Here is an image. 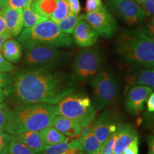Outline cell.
<instances>
[{"instance_id": "22", "label": "cell", "mask_w": 154, "mask_h": 154, "mask_svg": "<svg viewBox=\"0 0 154 154\" xmlns=\"http://www.w3.org/2000/svg\"><path fill=\"white\" fill-rule=\"evenodd\" d=\"M79 140L86 154H95L102 150V144L91 131L82 135Z\"/></svg>"}, {"instance_id": "43", "label": "cell", "mask_w": 154, "mask_h": 154, "mask_svg": "<svg viewBox=\"0 0 154 154\" xmlns=\"http://www.w3.org/2000/svg\"><path fill=\"white\" fill-rule=\"evenodd\" d=\"M6 96H7V94H6L5 89L0 88V103H2L3 101L5 99Z\"/></svg>"}, {"instance_id": "28", "label": "cell", "mask_w": 154, "mask_h": 154, "mask_svg": "<svg viewBox=\"0 0 154 154\" xmlns=\"http://www.w3.org/2000/svg\"><path fill=\"white\" fill-rule=\"evenodd\" d=\"M34 0H0V9L9 7L13 9H23Z\"/></svg>"}, {"instance_id": "21", "label": "cell", "mask_w": 154, "mask_h": 154, "mask_svg": "<svg viewBox=\"0 0 154 154\" xmlns=\"http://www.w3.org/2000/svg\"><path fill=\"white\" fill-rule=\"evenodd\" d=\"M32 3V2H31ZM31 3L22 9L23 27L24 29L30 28L38 24V23L47 20V18L44 17L36 11L31 5Z\"/></svg>"}, {"instance_id": "13", "label": "cell", "mask_w": 154, "mask_h": 154, "mask_svg": "<svg viewBox=\"0 0 154 154\" xmlns=\"http://www.w3.org/2000/svg\"><path fill=\"white\" fill-rule=\"evenodd\" d=\"M119 126L116 120L111 113L106 111L102 113L94 124H92L91 132L103 146L111 135L117 130Z\"/></svg>"}, {"instance_id": "18", "label": "cell", "mask_w": 154, "mask_h": 154, "mask_svg": "<svg viewBox=\"0 0 154 154\" xmlns=\"http://www.w3.org/2000/svg\"><path fill=\"white\" fill-rule=\"evenodd\" d=\"M0 53L9 62L17 63L22 57V46L18 40L10 38L2 46Z\"/></svg>"}, {"instance_id": "27", "label": "cell", "mask_w": 154, "mask_h": 154, "mask_svg": "<svg viewBox=\"0 0 154 154\" xmlns=\"http://www.w3.org/2000/svg\"><path fill=\"white\" fill-rule=\"evenodd\" d=\"M8 154H36V152L25 144L11 138L9 146Z\"/></svg>"}, {"instance_id": "39", "label": "cell", "mask_w": 154, "mask_h": 154, "mask_svg": "<svg viewBox=\"0 0 154 154\" xmlns=\"http://www.w3.org/2000/svg\"><path fill=\"white\" fill-rule=\"evenodd\" d=\"M147 107H148V111L149 112H153L154 111V94L153 92H152L151 95L149 96L147 99Z\"/></svg>"}, {"instance_id": "19", "label": "cell", "mask_w": 154, "mask_h": 154, "mask_svg": "<svg viewBox=\"0 0 154 154\" xmlns=\"http://www.w3.org/2000/svg\"><path fill=\"white\" fill-rule=\"evenodd\" d=\"M11 138L25 144L36 153L45 147L42 141L40 131H27L17 135H11Z\"/></svg>"}, {"instance_id": "26", "label": "cell", "mask_w": 154, "mask_h": 154, "mask_svg": "<svg viewBox=\"0 0 154 154\" xmlns=\"http://www.w3.org/2000/svg\"><path fill=\"white\" fill-rule=\"evenodd\" d=\"M72 140V138L67 137L66 139L61 143L55 146H45L42 151L37 152L36 154H61L70 146Z\"/></svg>"}, {"instance_id": "32", "label": "cell", "mask_w": 154, "mask_h": 154, "mask_svg": "<svg viewBox=\"0 0 154 154\" xmlns=\"http://www.w3.org/2000/svg\"><path fill=\"white\" fill-rule=\"evenodd\" d=\"M116 131L111 135L110 137L105 142L102 146V154H113L114 144L116 138Z\"/></svg>"}, {"instance_id": "24", "label": "cell", "mask_w": 154, "mask_h": 154, "mask_svg": "<svg viewBox=\"0 0 154 154\" xmlns=\"http://www.w3.org/2000/svg\"><path fill=\"white\" fill-rule=\"evenodd\" d=\"M82 19V15H76L69 12V14L58 23L57 25L63 33L70 35L72 34L76 24Z\"/></svg>"}, {"instance_id": "7", "label": "cell", "mask_w": 154, "mask_h": 154, "mask_svg": "<svg viewBox=\"0 0 154 154\" xmlns=\"http://www.w3.org/2000/svg\"><path fill=\"white\" fill-rule=\"evenodd\" d=\"M71 53L44 46H34L25 49L24 63L32 68L53 69L64 63Z\"/></svg>"}, {"instance_id": "30", "label": "cell", "mask_w": 154, "mask_h": 154, "mask_svg": "<svg viewBox=\"0 0 154 154\" xmlns=\"http://www.w3.org/2000/svg\"><path fill=\"white\" fill-rule=\"evenodd\" d=\"M143 9L146 16H153L154 13V0H134Z\"/></svg>"}, {"instance_id": "38", "label": "cell", "mask_w": 154, "mask_h": 154, "mask_svg": "<svg viewBox=\"0 0 154 154\" xmlns=\"http://www.w3.org/2000/svg\"><path fill=\"white\" fill-rule=\"evenodd\" d=\"M9 34L6 28V25L5 22V19H4L3 14L2 10H0V34Z\"/></svg>"}, {"instance_id": "14", "label": "cell", "mask_w": 154, "mask_h": 154, "mask_svg": "<svg viewBox=\"0 0 154 154\" xmlns=\"http://www.w3.org/2000/svg\"><path fill=\"white\" fill-rule=\"evenodd\" d=\"M72 35L73 41L81 48L92 47L96 43L99 37L90 24L83 19L76 24Z\"/></svg>"}, {"instance_id": "34", "label": "cell", "mask_w": 154, "mask_h": 154, "mask_svg": "<svg viewBox=\"0 0 154 154\" xmlns=\"http://www.w3.org/2000/svg\"><path fill=\"white\" fill-rule=\"evenodd\" d=\"M103 7L102 0H86L85 11L86 13L92 12L100 9Z\"/></svg>"}, {"instance_id": "33", "label": "cell", "mask_w": 154, "mask_h": 154, "mask_svg": "<svg viewBox=\"0 0 154 154\" xmlns=\"http://www.w3.org/2000/svg\"><path fill=\"white\" fill-rule=\"evenodd\" d=\"M81 151H84V150L79 140L77 138H72L70 146L61 154H77Z\"/></svg>"}, {"instance_id": "1", "label": "cell", "mask_w": 154, "mask_h": 154, "mask_svg": "<svg viewBox=\"0 0 154 154\" xmlns=\"http://www.w3.org/2000/svg\"><path fill=\"white\" fill-rule=\"evenodd\" d=\"M77 81L72 74L51 69L32 68L15 75L5 87L19 104L47 103L56 105L76 89Z\"/></svg>"}, {"instance_id": "42", "label": "cell", "mask_w": 154, "mask_h": 154, "mask_svg": "<svg viewBox=\"0 0 154 154\" xmlns=\"http://www.w3.org/2000/svg\"><path fill=\"white\" fill-rule=\"evenodd\" d=\"M149 154H153V138H150V140H149Z\"/></svg>"}, {"instance_id": "36", "label": "cell", "mask_w": 154, "mask_h": 154, "mask_svg": "<svg viewBox=\"0 0 154 154\" xmlns=\"http://www.w3.org/2000/svg\"><path fill=\"white\" fill-rule=\"evenodd\" d=\"M66 1L69 5V12L76 15L79 14L82 9L79 0H66Z\"/></svg>"}, {"instance_id": "37", "label": "cell", "mask_w": 154, "mask_h": 154, "mask_svg": "<svg viewBox=\"0 0 154 154\" xmlns=\"http://www.w3.org/2000/svg\"><path fill=\"white\" fill-rule=\"evenodd\" d=\"M14 69V66L10 62L7 61L0 53V73L10 72Z\"/></svg>"}, {"instance_id": "25", "label": "cell", "mask_w": 154, "mask_h": 154, "mask_svg": "<svg viewBox=\"0 0 154 154\" xmlns=\"http://www.w3.org/2000/svg\"><path fill=\"white\" fill-rule=\"evenodd\" d=\"M69 5L66 0H59L57 8L49 19L57 24L60 21L64 19L69 14Z\"/></svg>"}, {"instance_id": "29", "label": "cell", "mask_w": 154, "mask_h": 154, "mask_svg": "<svg viewBox=\"0 0 154 154\" xmlns=\"http://www.w3.org/2000/svg\"><path fill=\"white\" fill-rule=\"evenodd\" d=\"M11 140V135L0 130V154H8L9 146Z\"/></svg>"}, {"instance_id": "20", "label": "cell", "mask_w": 154, "mask_h": 154, "mask_svg": "<svg viewBox=\"0 0 154 154\" xmlns=\"http://www.w3.org/2000/svg\"><path fill=\"white\" fill-rule=\"evenodd\" d=\"M42 140L45 146L60 144L66 139V136L53 126H49L39 131Z\"/></svg>"}, {"instance_id": "17", "label": "cell", "mask_w": 154, "mask_h": 154, "mask_svg": "<svg viewBox=\"0 0 154 154\" xmlns=\"http://www.w3.org/2000/svg\"><path fill=\"white\" fill-rule=\"evenodd\" d=\"M116 133L113 154H123V151L126 146L138 136L137 131L131 125L126 124L119 126Z\"/></svg>"}, {"instance_id": "11", "label": "cell", "mask_w": 154, "mask_h": 154, "mask_svg": "<svg viewBox=\"0 0 154 154\" xmlns=\"http://www.w3.org/2000/svg\"><path fill=\"white\" fill-rule=\"evenodd\" d=\"M147 86L153 88V68H147L138 65H131L125 77V91L136 86Z\"/></svg>"}, {"instance_id": "10", "label": "cell", "mask_w": 154, "mask_h": 154, "mask_svg": "<svg viewBox=\"0 0 154 154\" xmlns=\"http://www.w3.org/2000/svg\"><path fill=\"white\" fill-rule=\"evenodd\" d=\"M82 19L90 24L98 35L103 38H111L118 28L115 18L104 5L99 10L82 14Z\"/></svg>"}, {"instance_id": "41", "label": "cell", "mask_w": 154, "mask_h": 154, "mask_svg": "<svg viewBox=\"0 0 154 154\" xmlns=\"http://www.w3.org/2000/svg\"><path fill=\"white\" fill-rule=\"evenodd\" d=\"M12 37L11 36L10 34H0V49H1L2 46L3 45V44L5 43L6 40L9 39Z\"/></svg>"}, {"instance_id": "8", "label": "cell", "mask_w": 154, "mask_h": 154, "mask_svg": "<svg viewBox=\"0 0 154 154\" xmlns=\"http://www.w3.org/2000/svg\"><path fill=\"white\" fill-rule=\"evenodd\" d=\"M102 64L103 57L99 49L96 47L85 49L75 56L72 75L77 82H88L99 72Z\"/></svg>"}, {"instance_id": "9", "label": "cell", "mask_w": 154, "mask_h": 154, "mask_svg": "<svg viewBox=\"0 0 154 154\" xmlns=\"http://www.w3.org/2000/svg\"><path fill=\"white\" fill-rule=\"evenodd\" d=\"M107 9L129 26L140 24L146 15L134 0H105Z\"/></svg>"}, {"instance_id": "3", "label": "cell", "mask_w": 154, "mask_h": 154, "mask_svg": "<svg viewBox=\"0 0 154 154\" xmlns=\"http://www.w3.org/2000/svg\"><path fill=\"white\" fill-rule=\"evenodd\" d=\"M56 115L55 106L47 103L19 104L9 111L5 131L17 135L41 131L51 125Z\"/></svg>"}, {"instance_id": "16", "label": "cell", "mask_w": 154, "mask_h": 154, "mask_svg": "<svg viewBox=\"0 0 154 154\" xmlns=\"http://www.w3.org/2000/svg\"><path fill=\"white\" fill-rule=\"evenodd\" d=\"M0 10L2 11L6 28L9 33L12 37L19 36L23 29L22 9L7 7Z\"/></svg>"}, {"instance_id": "5", "label": "cell", "mask_w": 154, "mask_h": 154, "mask_svg": "<svg viewBox=\"0 0 154 154\" xmlns=\"http://www.w3.org/2000/svg\"><path fill=\"white\" fill-rule=\"evenodd\" d=\"M55 113L79 121L84 128L94 121L96 109L87 95L74 91L55 105Z\"/></svg>"}, {"instance_id": "44", "label": "cell", "mask_w": 154, "mask_h": 154, "mask_svg": "<svg viewBox=\"0 0 154 154\" xmlns=\"http://www.w3.org/2000/svg\"><path fill=\"white\" fill-rule=\"evenodd\" d=\"M95 154H102V150H101V151H100L98 152V153H95Z\"/></svg>"}, {"instance_id": "40", "label": "cell", "mask_w": 154, "mask_h": 154, "mask_svg": "<svg viewBox=\"0 0 154 154\" xmlns=\"http://www.w3.org/2000/svg\"><path fill=\"white\" fill-rule=\"evenodd\" d=\"M8 81L5 73H0V88H5L8 84Z\"/></svg>"}, {"instance_id": "2", "label": "cell", "mask_w": 154, "mask_h": 154, "mask_svg": "<svg viewBox=\"0 0 154 154\" xmlns=\"http://www.w3.org/2000/svg\"><path fill=\"white\" fill-rule=\"evenodd\" d=\"M116 51L125 62L153 68L154 41L142 29L122 31L115 42Z\"/></svg>"}, {"instance_id": "12", "label": "cell", "mask_w": 154, "mask_h": 154, "mask_svg": "<svg viewBox=\"0 0 154 154\" xmlns=\"http://www.w3.org/2000/svg\"><path fill=\"white\" fill-rule=\"evenodd\" d=\"M126 100V108L133 116L141 112L149 96L153 92V88L147 86H136L128 90Z\"/></svg>"}, {"instance_id": "35", "label": "cell", "mask_w": 154, "mask_h": 154, "mask_svg": "<svg viewBox=\"0 0 154 154\" xmlns=\"http://www.w3.org/2000/svg\"><path fill=\"white\" fill-rule=\"evenodd\" d=\"M138 146H139V140L138 136L131 142L129 145L126 146V149L123 151V154H138L139 153Z\"/></svg>"}, {"instance_id": "4", "label": "cell", "mask_w": 154, "mask_h": 154, "mask_svg": "<svg viewBox=\"0 0 154 154\" xmlns=\"http://www.w3.org/2000/svg\"><path fill=\"white\" fill-rule=\"evenodd\" d=\"M24 49L34 46L51 48L72 47V36L63 33L58 25L50 19L38 23L30 28L24 29L17 38Z\"/></svg>"}, {"instance_id": "15", "label": "cell", "mask_w": 154, "mask_h": 154, "mask_svg": "<svg viewBox=\"0 0 154 154\" xmlns=\"http://www.w3.org/2000/svg\"><path fill=\"white\" fill-rule=\"evenodd\" d=\"M66 137L77 138L81 136L82 126L79 121L61 115H55L51 121V125Z\"/></svg>"}, {"instance_id": "45", "label": "cell", "mask_w": 154, "mask_h": 154, "mask_svg": "<svg viewBox=\"0 0 154 154\" xmlns=\"http://www.w3.org/2000/svg\"><path fill=\"white\" fill-rule=\"evenodd\" d=\"M77 154H84V151H81V152H79V153H78Z\"/></svg>"}, {"instance_id": "31", "label": "cell", "mask_w": 154, "mask_h": 154, "mask_svg": "<svg viewBox=\"0 0 154 154\" xmlns=\"http://www.w3.org/2000/svg\"><path fill=\"white\" fill-rule=\"evenodd\" d=\"M9 107L7 103H0V130L5 131V127L7 125L9 115Z\"/></svg>"}, {"instance_id": "6", "label": "cell", "mask_w": 154, "mask_h": 154, "mask_svg": "<svg viewBox=\"0 0 154 154\" xmlns=\"http://www.w3.org/2000/svg\"><path fill=\"white\" fill-rule=\"evenodd\" d=\"M116 79L109 69H101L92 78V100L96 110L109 106L116 99L119 93Z\"/></svg>"}, {"instance_id": "23", "label": "cell", "mask_w": 154, "mask_h": 154, "mask_svg": "<svg viewBox=\"0 0 154 154\" xmlns=\"http://www.w3.org/2000/svg\"><path fill=\"white\" fill-rule=\"evenodd\" d=\"M59 0H34L31 5L40 14L50 19L57 7Z\"/></svg>"}]
</instances>
